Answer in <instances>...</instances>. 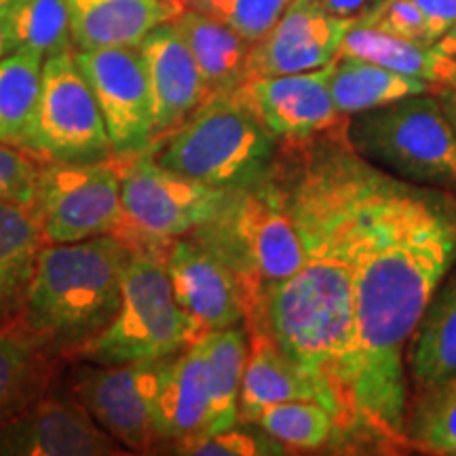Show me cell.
<instances>
[{
	"label": "cell",
	"mask_w": 456,
	"mask_h": 456,
	"mask_svg": "<svg viewBox=\"0 0 456 456\" xmlns=\"http://www.w3.org/2000/svg\"><path fill=\"white\" fill-rule=\"evenodd\" d=\"M182 3H184L186 7H191V9H201L203 4L209 3V0H182Z\"/></svg>",
	"instance_id": "b9f144b4"
},
{
	"label": "cell",
	"mask_w": 456,
	"mask_h": 456,
	"mask_svg": "<svg viewBox=\"0 0 456 456\" xmlns=\"http://www.w3.org/2000/svg\"><path fill=\"white\" fill-rule=\"evenodd\" d=\"M330 70L332 61L309 72L256 77L237 91L277 140L306 142L342 121L330 94Z\"/></svg>",
	"instance_id": "2e32d148"
},
{
	"label": "cell",
	"mask_w": 456,
	"mask_h": 456,
	"mask_svg": "<svg viewBox=\"0 0 456 456\" xmlns=\"http://www.w3.org/2000/svg\"><path fill=\"white\" fill-rule=\"evenodd\" d=\"M191 237L237 273L252 294V315L266 289L292 277L306 260L288 192L271 180V174L249 186L228 191L218 212Z\"/></svg>",
	"instance_id": "277c9868"
},
{
	"label": "cell",
	"mask_w": 456,
	"mask_h": 456,
	"mask_svg": "<svg viewBox=\"0 0 456 456\" xmlns=\"http://www.w3.org/2000/svg\"><path fill=\"white\" fill-rule=\"evenodd\" d=\"M100 112L104 117L112 157L129 159L157 142L151 85L140 49H74Z\"/></svg>",
	"instance_id": "7c38bea8"
},
{
	"label": "cell",
	"mask_w": 456,
	"mask_h": 456,
	"mask_svg": "<svg viewBox=\"0 0 456 456\" xmlns=\"http://www.w3.org/2000/svg\"><path fill=\"white\" fill-rule=\"evenodd\" d=\"M182 0H68L74 49H135L178 17Z\"/></svg>",
	"instance_id": "ac0fdd59"
},
{
	"label": "cell",
	"mask_w": 456,
	"mask_h": 456,
	"mask_svg": "<svg viewBox=\"0 0 456 456\" xmlns=\"http://www.w3.org/2000/svg\"><path fill=\"white\" fill-rule=\"evenodd\" d=\"M436 47L440 49L442 53L456 57V24H454L452 28H450V30H448L446 34H444L440 41L436 43Z\"/></svg>",
	"instance_id": "ab89813d"
},
{
	"label": "cell",
	"mask_w": 456,
	"mask_h": 456,
	"mask_svg": "<svg viewBox=\"0 0 456 456\" xmlns=\"http://www.w3.org/2000/svg\"><path fill=\"white\" fill-rule=\"evenodd\" d=\"M20 148L43 163L114 161L104 117L74 47L43 61L41 89Z\"/></svg>",
	"instance_id": "9c48e42d"
},
{
	"label": "cell",
	"mask_w": 456,
	"mask_h": 456,
	"mask_svg": "<svg viewBox=\"0 0 456 456\" xmlns=\"http://www.w3.org/2000/svg\"><path fill=\"white\" fill-rule=\"evenodd\" d=\"M425 17L427 43L436 45L456 24V0H414Z\"/></svg>",
	"instance_id": "d590c367"
},
{
	"label": "cell",
	"mask_w": 456,
	"mask_h": 456,
	"mask_svg": "<svg viewBox=\"0 0 456 456\" xmlns=\"http://www.w3.org/2000/svg\"><path fill=\"white\" fill-rule=\"evenodd\" d=\"M436 94H440L437 100H440L444 112H446L450 123H452V127L456 129V77L450 83L444 85V87L436 89Z\"/></svg>",
	"instance_id": "74e56055"
},
{
	"label": "cell",
	"mask_w": 456,
	"mask_h": 456,
	"mask_svg": "<svg viewBox=\"0 0 456 456\" xmlns=\"http://www.w3.org/2000/svg\"><path fill=\"white\" fill-rule=\"evenodd\" d=\"M285 192L306 260L292 277L266 289L248 322L271 334L315 387L319 402L334 414L342 433L359 431L353 271L326 155L313 159Z\"/></svg>",
	"instance_id": "7a4b0ae2"
},
{
	"label": "cell",
	"mask_w": 456,
	"mask_h": 456,
	"mask_svg": "<svg viewBox=\"0 0 456 456\" xmlns=\"http://www.w3.org/2000/svg\"><path fill=\"white\" fill-rule=\"evenodd\" d=\"M209 380L208 363L192 342L167 357L161 366L155 397V429L159 442H180L208 431Z\"/></svg>",
	"instance_id": "d6986e66"
},
{
	"label": "cell",
	"mask_w": 456,
	"mask_h": 456,
	"mask_svg": "<svg viewBox=\"0 0 456 456\" xmlns=\"http://www.w3.org/2000/svg\"><path fill=\"white\" fill-rule=\"evenodd\" d=\"M254 425L265 429L283 446L300 450L328 446L342 433L334 414L319 402L309 399L273 403L262 410Z\"/></svg>",
	"instance_id": "f546056e"
},
{
	"label": "cell",
	"mask_w": 456,
	"mask_h": 456,
	"mask_svg": "<svg viewBox=\"0 0 456 456\" xmlns=\"http://www.w3.org/2000/svg\"><path fill=\"white\" fill-rule=\"evenodd\" d=\"M387 3H391V0H370L368 3V7L362 11V13H372V11H376V9H380V7H385ZM359 13V15H362Z\"/></svg>",
	"instance_id": "60d3db41"
},
{
	"label": "cell",
	"mask_w": 456,
	"mask_h": 456,
	"mask_svg": "<svg viewBox=\"0 0 456 456\" xmlns=\"http://www.w3.org/2000/svg\"><path fill=\"white\" fill-rule=\"evenodd\" d=\"M208 363L209 380V420L208 431L214 433L239 423V393L249 340L241 328L212 330L197 340Z\"/></svg>",
	"instance_id": "4316f807"
},
{
	"label": "cell",
	"mask_w": 456,
	"mask_h": 456,
	"mask_svg": "<svg viewBox=\"0 0 456 456\" xmlns=\"http://www.w3.org/2000/svg\"><path fill=\"white\" fill-rule=\"evenodd\" d=\"M346 138L376 167L414 184L456 191V129L429 94L353 114Z\"/></svg>",
	"instance_id": "52a82bcc"
},
{
	"label": "cell",
	"mask_w": 456,
	"mask_h": 456,
	"mask_svg": "<svg viewBox=\"0 0 456 456\" xmlns=\"http://www.w3.org/2000/svg\"><path fill=\"white\" fill-rule=\"evenodd\" d=\"M406 433L408 442L420 452L456 456V383L425 391Z\"/></svg>",
	"instance_id": "4dcf8cb0"
},
{
	"label": "cell",
	"mask_w": 456,
	"mask_h": 456,
	"mask_svg": "<svg viewBox=\"0 0 456 456\" xmlns=\"http://www.w3.org/2000/svg\"><path fill=\"white\" fill-rule=\"evenodd\" d=\"M7 13L15 51H32L47 60L74 47L68 0H11Z\"/></svg>",
	"instance_id": "f1b7e54d"
},
{
	"label": "cell",
	"mask_w": 456,
	"mask_h": 456,
	"mask_svg": "<svg viewBox=\"0 0 456 456\" xmlns=\"http://www.w3.org/2000/svg\"><path fill=\"white\" fill-rule=\"evenodd\" d=\"M163 362H85L74 374V397L129 452H148L159 442L155 397Z\"/></svg>",
	"instance_id": "8fae6325"
},
{
	"label": "cell",
	"mask_w": 456,
	"mask_h": 456,
	"mask_svg": "<svg viewBox=\"0 0 456 456\" xmlns=\"http://www.w3.org/2000/svg\"><path fill=\"white\" fill-rule=\"evenodd\" d=\"M408 370L420 393L456 383V277L437 289L410 338Z\"/></svg>",
	"instance_id": "d4e9b609"
},
{
	"label": "cell",
	"mask_w": 456,
	"mask_h": 456,
	"mask_svg": "<svg viewBox=\"0 0 456 456\" xmlns=\"http://www.w3.org/2000/svg\"><path fill=\"white\" fill-rule=\"evenodd\" d=\"M292 0H209L203 13L224 21L248 43H258L273 30Z\"/></svg>",
	"instance_id": "d6a6232c"
},
{
	"label": "cell",
	"mask_w": 456,
	"mask_h": 456,
	"mask_svg": "<svg viewBox=\"0 0 456 456\" xmlns=\"http://www.w3.org/2000/svg\"><path fill=\"white\" fill-rule=\"evenodd\" d=\"M249 330L252 336H249L248 362H245L241 393H239V420L256 423L262 410L273 403L298 402V399L319 402L315 387L283 355L271 334L262 326H249Z\"/></svg>",
	"instance_id": "44dd1931"
},
{
	"label": "cell",
	"mask_w": 456,
	"mask_h": 456,
	"mask_svg": "<svg viewBox=\"0 0 456 456\" xmlns=\"http://www.w3.org/2000/svg\"><path fill=\"white\" fill-rule=\"evenodd\" d=\"M165 266L175 300L203 334L239 326L252 315V294L237 273L191 235L167 245Z\"/></svg>",
	"instance_id": "4fadbf2b"
},
{
	"label": "cell",
	"mask_w": 456,
	"mask_h": 456,
	"mask_svg": "<svg viewBox=\"0 0 456 456\" xmlns=\"http://www.w3.org/2000/svg\"><path fill=\"white\" fill-rule=\"evenodd\" d=\"M32 209L47 245L114 235L123 220L117 163H43Z\"/></svg>",
	"instance_id": "30bf717a"
},
{
	"label": "cell",
	"mask_w": 456,
	"mask_h": 456,
	"mask_svg": "<svg viewBox=\"0 0 456 456\" xmlns=\"http://www.w3.org/2000/svg\"><path fill=\"white\" fill-rule=\"evenodd\" d=\"M323 9L336 17H345V20H355L363 9L368 7L370 0H319Z\"/></svg>",
	"instance_id": "8d00e7d4"
},
{
	"label": "cell",
	"mask_w": 456,
	"mask_h": 456,
	"mask_svg": "<svg viewBox=\"0 0 456 456\" xmlns=\"http://www.w3.org/2000/svg\"><path fill=\"white\" fill-rule=\"evenodd\" d=\"M129 454L98 425L77 397H43L26 412L0 423V456Z\"/></svg>",
	"instance_id": "5bb4252c"
},
{
	"label": "cell",
	"mask_w": 456,
	"mask_h": 456,
	"mask_svg": "<svg viewBox=\"0 0 456 456\" xmlns=\"http://www.w3.org/2000/svg\"><path fill=\"white\" fill-rule=\"evenodd\" d=\"M355 24L372 26L383 32L395 34V37L410 38V41L427 43L425 17L416 7L414 0H391L385 7L372 11V13L357 15Z\"/></svg>",
	"instance_id": "e575fe53"
},
{
	"label": "cell",
	"mask_w": 456,
	"mask_h": 456,
	"mask_svg": "<svg viewBox=\"0 0 456 456\" xmlns=\"http://www.w3.org/2000/svg\"><path fill=\"white\" fill-rule=\"evenodd\" d=\"M43 161L24 148L0 142V201L34 203Z\"/></svg>",
	"instance_id": "836d02e7"
},
{
	"label": "cell",
	"mask_w": 456,
	"mask_h": 456,
	"mask_svg": "<svg viewBox=\"0 0 456 456\" xmlns=\"http://www.w3.org/2000/svg\"><path fill=\"white\" fill-rule=\"evenodd\" d=\"M131 254L117 235L45 245L13 323L53 355L77 357L112 322Z\"/></svg>",
	"instance_id": "3957f363"
},
{
	"label": "cell",
	"mask_w": 456,
	"mask_h": 456,
	"mask_svg": "<svg viewBox=\"0 0 456 456\" xmlns=\"http://www.w3.org/2000/svg\"><path fill=\"white\" fill-rule=\"evenodd\" d=\"M45 57L17 49L0 60V142L20 146L30 123Z\"/></svg>",
	"instance_id": "83f0119b"
},
{
	"label": "cell",
	"mask_w": 456,
	"mask_h": 456,
	"mask_svg": "<svg viewBox=\"0 0 456 456\" xmlns=\"http://www.w3.org/2000/svg\"><path fill=\"white\" fill-rule=\"evenodd\" d=\"M195 57L209 95L232 94L249 78L252 43L224 21L186 7L174 20Z\"/></svg>",
	"instance_id": "ffe728a7"
},
{
	"label": "cell",
	"mask_w": 456,
	"mask_h": 456,
	"mask_svg": "<svg viewBox=\"0 0 456 456\" xmlns=\"http://www.w3.org/2000/svg\"><path fill=\"white\" fill-rule=\"evenodd\" d=\"M45 245L30 205L0 201V323L20 315Z\"/></svg>",
	"instance_id": "603a6c76"
},
{
	"label": "cell",
	"mask_w": 456,
	"mask_h": 456,
	"mask_svg": "<svg viewBox=\"0 0 456 456\" xmlns=\"http://www.w3.org/2000/svg\"><path fill=\"white\" fill-rule=\"evenodd\" d=\"M9 3H11V0H0V9H3V7H7Z\"/></svg>",
	"instance_id": "7bdbcfd3"
},
{
	"label": "cell",
	"mask_w": 456,
	"mask_h": 456,
	"mask_svg": "<svg viewBox=\"0 0 456 456\" xmlns=\"http://www.w3.org/2000/svg\"><path fill=\"white\" fill-rule=\"evenodd\" d=\"M201 328L175 300L165 249H135L112 322L77 359L89 363L161 362L201 338Z\"/></svg>",
	"instance_id": "8992f818"
},
{
	"label": "cell",
	"mask_w": 456,
	"mask_h": 456,
	"mask_svg": "<svg viewBox=\"0 0 456 456\" xmlns=\"http://www.w3.org/2000/svg\"><path fill=\"white\" fill-rule=\"evenodd\" d=\"M152 152L175 174L224 188L249 186L271 174L277 138L239 91L209 95Z\"/></svg>",
	"instance_id": "5b68a950"
},
{
	"label": "cell",
	"mask_w": 456,
	"mask_h": 456,
	"mask_svg": "<svg viewBox=\"0 0 456 456\" xmlns=\"http://www.w3.org/2000/svg\"><path fill=\"white\" fill-rule=\"evenodd\" d=\"M175 454H197V456H262V454H285V446L269 436L265 429H228L201 433L188 440L174 442Z\"/></svg>",
	"instance_id": "1f68e13d"
},
{
	"label": "cell",
	"mask_w": 456,
	"mask_h": 456,
	"mask_svg": "<svg viewBox=\"0 0 456 456\" xmlns=\"http://www.w3.org/2000/svg\"><path fill=\"white\" fill-rule=\"evenodd\" d=\"M433 85L372 61L338 55L330 70V94L342 117L374 110L412 95L433 94Z\"/></svg>",
	"instance_id": "484cf974"
},
{
	"label": "cell",
	"mask_w": 456,
	"mask_h": 456,
	"mask_svg": "<svg viewBox=\"0 0 456 456\" xmlns=\"http://www.w3.org/2000/svg\"><path fill=\"white\" fill-rule=\"evenodd\" d=\"M138 49L151 85L159 142L180 127L209 94L195 57L174 21L152 30Z\"/></svg>",
	"instance_id": "e0dca14e"
},
{
	"label": "cell",
	"mask_w": 456,
	"mask_h": 456,
	"mask_svg": "<svg viewBox=\"0 0 456 456\" xmlns=\"http://www.w3.org/2000/svg\"><path fill=\"white\" fill-rule=\"evenodd\" d=\"M121 178L123 220L114 235L131 249H167L175 239L191 235L224 203L228 191L175 174L151 151L114 159Z\"/></svg>",
	"instance_id": "ba28073f"
},
{
	"label": "cell",
	"mask_w": 456,
	"mask_h": 456,
	"mask_svg": "<svg viewBox=\"0 0 456 456\" xmlns=\"http://www.w3.org/2000/svg\"><path fill=\"white\" fill-rule=\"evenodd\" d=\"M353 21L332 15L319 0H292L273 30L252 45L249 78L328 66L338 57L342 38Z\"/></svg>",
	"instance_id": "9a60e30c"
},
{
	"label": "cell",
	"mask_w": 456,
	"mask_h": 456,
	"mask_svg": "<svg viewBox=\"0 0 456 456\" xmlns=\"http://www.w3.org/2000/svg\"><path fill=\"white\" fill-rule=\"evenodd\" d=\"M338 55L372 61L393 72L420 78L440 89L456 77V57L442 53L436 45L395 37L372 26H353L342 38ZM436 94V91H433Z\"/></svg>",
	"instance_id": "cb8c5ba5"
},
{
	"label": "cell",
	"mask_w": 456,
	"mask_h": 456,
	"mask_svg": "<svg viewBox=\"0 0 456 456\" xmlns=\"http://www.w3.org/2000/svg\"><path fill=\"white\" fill-rule=\"evenodd\" d=\"M13 51H15V45H13V37H11V28H9V13H7V7H3L0 9V60L13 53Z\"/></svg>",
	"instance_id": "f35d334b"
},
{
	"label": "cell",
	"mask_w": 456,
	"mask_h": 456,
	"mask_svg": "<svg viewBox=\"0 0 456 456\" xmlns=\"http://www.w3.org/2000/svg\"><path fill=\"white\" fill-rule=\"evenodd\" d=\"M55 359L57 355L13 322L0 323V423L47 397Z\"/></svg>",
	"instance_id": "7402d4cb"
},
{
	"label": "cell",
	"mask_w": 456,
	"mask_h": 456,
	"mask_svg": "<svg viewBox=\"0 0 456 456\" xmlns=\"http://www.w3.org/2000/svg\"><path fill=\"white\" fill-rule=\"evenodd\" d=\"M326 161L353 271L359 427L408 444L406 346L456 262V201L391 178L351 144Z\"/></svg>",
	"instance_id": "6da1fadb"
}]
</instances>
